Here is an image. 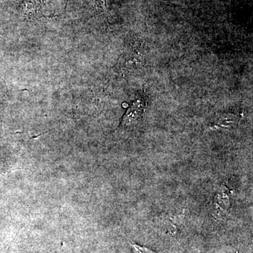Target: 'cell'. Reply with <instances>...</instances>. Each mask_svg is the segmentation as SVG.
Here are the masks:
<instances>
[{"label": "cell", "mask_w": 253, "mask_h": 253, "mask_svg": "<svg viewBox=\"0 0 253 253\" xmlns=\"http://www.w3.org/2000/svg\"><path fill=\"white\" fill-rule=\"evenodd\" d=\"M144 108L145 103L143 100L139 99L134 101L125 115L123 120V124L127 126L136 122L144 113Z\"/></svg>", "instance_id": "obj_1"}, {"label": "cell", "mask_w": 253, "mask_h": 253, "mask_svg": "<svg viewBox=\"0 0 253 253\" xmlns=\"http://www.w3.org/2000/svg\"><path fill=\"white\" fill-rule=\"evenodd\" d=\"M41 9L42 0H23V14L29 19L41 17Z\"/></svg>", "instance_id": "obj_2"}, {"label": "cell", "mask_w": 253, "mask_h": 253, "mask_svg": "<svg viewBox=\"0 0 253 253\" xmlns=\"http://www.w3.org/2000/svg\"><path fill=\"white\" fill-rule=\"evenodd\" d=\"M131 247L133 248L135 253H156L151 251V250L141 247V246L135 244L131 245Z\"/></svg>", "instance_id": "obj_3"}, {"label": "cell", "mask_w": 253, "mask_h": 253, "mask_svg": "<svg viewBox=\"0 0 253 253\" xmlns=\"http://www.w3.org/2000/svg\"><path fill=\"white\" fill-rule=\"evenodd\" d=\"M106 0H98V3H99L100 6H101L104 9H106Z\"/></svg>", "instance_id": "obj_4"}]
</instances>
